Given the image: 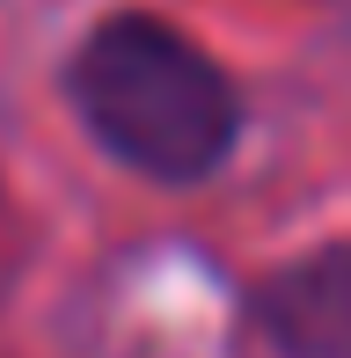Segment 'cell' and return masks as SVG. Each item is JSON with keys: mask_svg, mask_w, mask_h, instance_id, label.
<instances>
[{"mask_svg": "<svg viewBox=\"0 0 351 358\" xmlns=\"http://www.w3.org/2000/svg\"><path fill=\"white\" fill-rule=\"evenodd\" d=\"M73 110L88 132L117 161L190 183V176L220 169L234 132H242V103L234 80L183 37V29L154 22V15H117L73 52Z\"/></svg>", "mask_w": 351, "mask_h": 358, "instance_id": "1", "label": "cell"}, {"mask_svg": "<svg viewBox=\"0 0 351 358\" xmlns=\"http://www.w3.org/2000/svg\"><path fill=\"white\" fill-rule=\"evenodd\" d=\"M264 329L293 358H351V249H315L264 292Z\"/></svg>", "mask_w": 351, "mask_h": 358, "instance_id": "2", "label": "cell"}]
</instances>
